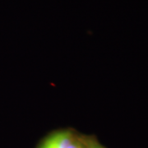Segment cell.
Returning a JSON list of instances; mask_svg holds the SVG:
<instances>
[{
	"label": "cell",
	"instance_id": "obj_1",
	"mask_svg": "<svg viewBox=\"0 0 148 148\" xmlns=\"http://www.w3.org/2000/svg\"><path fill=\"white\" fill-rule=\"evenodd\" d=\"M75 138L73 133L68 130L55 132L43 140L38 148H68Z\"/></svg>",
	"mask_w": 148,
	"mask_h": 148
},
{
	"label": "cell",
	"instance_id": "obj_2",
	"mask_svg": "<svg viewBox=\"0 0 148 148\" xmlns=\"http://www.w3.org/2000/svg\"><path fill=\"white\" fill-rule=\"evenodd\" d=\"M68 148H86L85 141L82 139L75 138Z\"/></svg>",
	"mask_w": 148,
	"mask_h": 148
},
{
	"label": "cell",
	"instance_id": "obj_3",
	"mask_svg": "<svg viewBox=\"0 0 148 148\" xmlns=\"http://www.w3.org/2000/svg\"><path fill=\"white\" fill-rule=\"evenodd\" d=\"M86 148H105L94 140H84Z\"/></svg>",
	"mask_w": 148,
	"mask_h": 148
}]
</instances>
